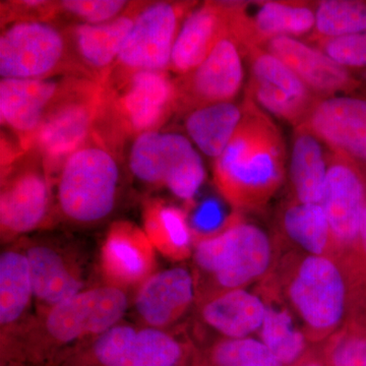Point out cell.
Returning <instances> with one entry per match:
<instances>
[{"mask_svg":"<svg viewBox=\"0 0 366 366\" xmlns=\"http://www.w3.org/2000/svg\"><path fill=\"white\" fill-rule=\"evenodd\" d=\"M242 117V103H215L187 113L185 129L197 149L216 160L230 143Z\"/></svg>","mask_w":366,"mask_h":366,"instance_id":"25","label":"cell"},{"mask_svg":"<svg viewBox=\"0 0 366 366\" xmlns=\"http://www.w3.org/2000/svg\"><path fill=\"white\" fill-rule=\"evenodd\" d=\"M357 247H360L366 257V207L365 211H363L362 217H361Z\"/></svg>","mask_w":366,"mask_h":366,"instance_id":"38","label":"cell"},{"mask_svg":"<svg viewBox=\"0 0 366 366\" xmlns=\"http://www.w3.org/2000/svg\"><path fill=\"white\" fill-rule=\"evenodd\" d=\"M286 295L308 333H334L346 314L348 289L338 262L330 255L303 257L287 277Z\"/></svg>","mask_w":366,"mask_h":366,"instance_id":"6","label":"cell"},{"mask_svg":"<svg viewBox=\"0 0 366 366\" xmlns=\"http://www.w3.org/2000/svg\"><path fill=\"white\" fill-rule=\"evenodd\" d=\"M119 177L117 153L92 136L59 171L57 201L62 215L79 224L104 220L117 203Z\"/></svg>","mask_w":366,"mask_h":366,"instance_id":"3","label":"cell"},{"mask_svg":"<svg viewBox=\"0 0 366 366\" xmlns=\"http://www.w3.org/2000/svg\"><path fill=\"white\" fill-rule=\"evenodd\" d=\"M250 76L247 93L264 112L296 127L307 122L320 100L278 57L262 47L249 48Z\"/></svg>","mask_w":366,"mask_h":366,"instance_id":"8","label":"cell"},{"mask_svg":"<svg viewBox=\"0 0 366 366\" xmlns=\"http://www.w3.org/2000/svg\"><path fill=\"white\" fill-rule=\"evenodd\" d=\"M307 366H320L319 365H315V363H312V365H308Z\"/></svg>","mask_w":366,"mask_h":366,"instance_id":"39","label":"cell"},{"mask_svg":"<svg viewBox=\"0 0 366 366\" xmlns=\"http://www.w3.org/2000/svg\"><path fill=\"white\" fill-rule=\"evenodd\" d=\"M194 297V281L189 269L174 267L152 274L139 288L136 308L149 327L162 329L177 322Z\"/></svg>","mask_w":366,"mask_h":366,"instance_id":"21","label":"cell"},{"mask_svg":"<svg viewBox=\"0 0 366 366\" xmlns=\"http://www.w3.org/2000/svg\"><path fill=\"white\" fill-rule=\"evenodd\" d=\"M274 247L268 234L254 224L233 222L222 232L197 243L194 262L226 290L247 287L271 268Z\"/></svg>","mask_w":366,"mask_h":366,"instance_id":"4","label":"cell"},{"mask_svg":"<svg viewBox=\"0 0 366 366\" xmlns=\"http://www.w3.org/2000/svg\"><path fill=\"white\" fill-rule=\"evenodd\" d=\"M150 249L139 229L131 224H115L103 249V266L118 283H134L151 268Z\"/></svg>","mask_w":366,"mask_h":366,"instance_id":"26","label":"cell"},{"mask_svg":"<svg viewBox=\"0 0 366 366\" xmlns=\"http://www.w3.org/2000/svg\"><path fill=\"white\" fill-rule=\"evenodd\" d=\"M2 169L0 225L4 234L30 232L44 221L50 187L42 160L35 152Z\"/></svg>","mask_w":366,"mask_h":366,"instance_id":"10","label":"cell"},{"mask_svg":"<svg viewBox=\"0 0 366 366\" xmlns=\"http://www.w3.org/2000/svg\"><path fill=\"white\" fill-rule=\"evenodd\" d=\"M327 154L307 124L295 127L290 159V179L296 202L320 204L326 182Z\"/></svg>","mask_w":366,"mask_h":366,"instance_id":"23","label":"cell"},{"mask_svg":"<svg viewBox=\"0 0 366 366\" xmlns=\"http://www.w3.org/2000/svg\"><path fill=\"white\" fill-rule=\"evenodd\" d=\"M59 13H64L81 24L99 25L113 21L124 14L132 4L120 0H66L59 1Z\"/></svg>","mask_w":366,"mask_h":366,"instance_id":"36","label":"cell"},{"mask_svg":"<svg viewBox=\"0 0 366 366\" xmlns=\"http://www.w3.org/2000/svg\"><path fill=\"white\" fill-rule=\"evenodd\" d=\"M266 312V301L244 288L222 291L202 307L204 322L227 339L259 332Z\"/></svg>","mask_w":366,"mask_h":366,"instance_id":"22","label":"cell"},{"mask_svg":"<svg viewBox=\"0 0 366 366\" xmlns=\"http://www.w3.org/2000/svg\"><path fill=\"white\" fill-rule=\"evenodd\" d=\"M162 132H148L139 134L129 153V168L132 174L149 185H163L160 156Z\"/></svg>","mask_w":366,"mask_h":366,"instance_id":"34","label":"cell"},{"mask_svg":"<svg viewBox=\"0 0 366 366\" xmlns=\"http://www.w3.org/2000/svg\"><path fill=\"white\" fill-rule=\"evenodd\" d=\"M322 208L333 236L334 249L357 247L361 217L366 207V170L344 154H327Z\"/></svg>","mask_w":366,"mask_h":366,"instance_id":"9","label":"cell"},{"mask_svg":"<svg viewBox=\"0 0 366 366\" xmlns=\"http://www.w3.org/2000/svg\"><path fill=\"white\" fill-rule=\"evenodd\" d=\"M312 42L317 49L349 71L366 72V32Z\"/></svg>","mask_w":366,"mask_h":366,"instance_id":"35","label":"cell"},{"mask_svg":"<svg viewBox=\"0 0 366 366\" xmlns=\"http://www.w3.org/2000/svg\"><path fill=\"white\" fill-rule=\"evenodd\" d=\"M104 91V84L85 76H66L64 91L29 147L42 160L48 177L59 173L67 158L90 141Z\"/></svg>","mask_w":366,"mask_h":366,"instance_id":"2","label":"cell"},{"mask_svg":"<svg viewBox=\"0 0 366 366\" xmlns=\"http://www.w3.org/2000/svg\"><path fill=\"white\" fill-rule=\"evenodd\" d=\"M64 71L81 76L72 60L66 31L46 20L13 21L2 30L1 79H51Z\"/></svg>","mask_w":366,"mask_h":366,"instance_id":"5","label":"cell"},{"mask_svg":"<svg viewBox=\"0 0 366 366\" xmlns=\"http://www.w3.org/2000/svg\"><path fill=\"white\" fill-rule=\"evenodd\" d=\"M317 2H254L252 14L247 2H242L236 16L233 35L243 52L249 48L262 47L279 37H301L314 33Z\"/></svg>","mask_w":366,"mask_h":366,"instance_id":"16","label":"cell"},{"mask_svg":"<svg viewBox=\"0 0 366 366\" xmlns=\"http://www.w3.org/2000/svg\"><path fill=\"white\" fill-rule=\"evenodd\" d=\"M238 2L206 1L192 9L178 33L169 69L180 76L197 69L232 33Z\"/></svg>","mask_w":366,"mask_h":366,"instance_id":"18","label":"cell"},{"mask_svg":"<svg viewBox=\"0 0 366 366\" xmlns=\"http://www.w3.org/2000/svg\"><path fill=\"white\" fill-rule=\"evenodd\" d=\"M34 296L50 308L72 297L83 287L64 257L51 247L34 245L26 250Z\"/></svg>","mask_w":366,"mask_h":366,"instance_id":"27","label":"cell"},{"mask_svg":"<svg viewBox=\"0 0 366 366\" xmlns=\"http://www.w3.org/2000/svg\"><path fill=\"white\" fill-rule=\"evenodd\" d=\"M64 79L0 81V117L2 127L19 137L21 149L28 152L32 137L46 113L66 86Z\"/></svg>","mask_w":366,"mask_h":366,"instance_id":"20","label":"cell"},{"mask_svg":"<svg viewBox=\"0 0 366 366\" xmlns=\"http://www.w3.org/2000/svg\"><path fill=\"white\" fill-rule=\"evenodd\" d=\"M282 228L289 239L307 254L331 257L333 254V236L322 204L291 203L282 216Z\"/></svg>","mask_w":366,"mask_h":366,"instance_id":"28","label":"cell"},{"mask_svg":"<svg viewBox=\"0 0 366 366\" xmlns=\"http://www.w3.org/2000/svg\"><path fill=\"white\" fill-rule=\"evenodd\" d=\"M93 352L103 366H177L182 347L157 327L117 325L97 337Z\"/></svg>","mask_w":366,"mask_h":366,"instance_id":"14","label":"cell"},{"mask_svg":"<svg viewBox=\"0 0 366 366\" xmlns=\"http://www.w3.org/2000/svg\"><path fill=\"white\" fill-rule=\"evenodd\" d=\"M127 307V296L117 286L81 291L50 308L45 320L46 332L59 343L98 337L117 326Z\"/></svg>","mask_w":366,"mask_h":366,"instance_id":"11","label":"cell"},{"mask_svg":"<svg viewBox=\"0 0 366 366\" xmlns=\"http://www.w3.org/2000/svg\"><path fill=\"white\" fill-rule=\"evenodd\" d=\"M144 226L153 242L168 254L184 257L189 254L192 234L182 209L151 204L144 213Z\"/></svg>","mask_w":366,"mask_h":366,"instance_id":"31","label":"cell"},{"mask_svg":"<svg viewBox=\"0 0 366 366\" xmlns=\"http://www.w3.org/2000/svg\"><path fill=\"white\" fill-rule=\"evenodd\" d=\"M243 54L242 45L232 33L225 36L197 69L175 81L177 109L189 112L233 101L244 79Z\"/></svg>","mask_w":366,"mask_h":366,"instance_id":"12","label":"cell"},{"mask_svg":"<svg viewBox=\"0 0 366 366\" xmlns=\"http://www.w3.org/2000/svg\"><path fill=\"white\" fill-rule=\"evenodd\" d=\"M333 366H366V338L344 335L335 342L331 352Z\"/></svg>","mask_w":366,"mask_h":366,"instance_id":"37","label":"cell"},{"mask_svg":"<svg viewBox=\"0 0 366 366\" xmlns=\"http://www.w3.org/2000/svg\"><path fill=\"white\" fill-rule=\"evenodd\" d=\"M261 339L281 365L295 362L305 348V336L295 327L292 315L285 307L267 305Z\"/></svg>","mask_w":366,"mask_h":366,"instance_id":"32","label":"cell"},{"mask_svg":"<svg viewBox=\"0 0 366 366\" xmlns=\"http://www.w3.org/2000/svg\"><path fill=\"white\" fill-rule=\"evenodd\" d=\"M105 85L129 136L158 132L177 109V85L166 71H139L115 85Z\"/></svg>","mask_w":366,"mask_h":366,"instance_id":"13","label":"cell"},{"mask_svg":"<svg viewBox=\"0 0 366 366\" xmlns=\"http://www.w3.org/2000/svg\"><path fill=\"white\" fill-rule=\"evenodd\" d=\"M196 6V2L187 1L144 4L104 84L115 85L139 71L169 69L183 21Z\"/></svg>","mask_w":366,"mask_h":366,"instance_id":"7","label":"cell"},{"mask_svg":"<svg viewBox=\"0 0 366 366\" xmlns=\"http://www.w3.org/2000/svg\"><path fill=\"white\" fill-rule=\"evenodd\" d=\"M212 358L216 366H283L262 341L249 337L220 342Z\"/></svg>","mask_w":366,"mask_h":366,"instance_id":"33","label":"cell"},{"mask_svg":"<svg viewBox=\"0 0 366 366\" xmlns=\"http://www.w3.org/2000/svg\"><path fill=\"white\" fill-rule=\"evenodd\" d=\"M161 163L164 185L178 199H194L206 179V169L189 139L175 132L162 134Z\"/></svg>","mask_w":366,"mask_h":366,"instance_id":"24","label":"cell"},{"mask_svg":"<svg viewBox=\"0 0 366 366\" xmlns=\"http://www.w3.org/2000/svg\"><path fill=\"white\" fill-rule=\"evenodd\" d=\"M143 4H132L113 21L99 25L76 24L66 31L74 66L79 74L104 84Z\"/></svg>","mask_w":366,"mask_h":366,"instance_id":"15","label":"cell"},{"mask_svg":"<svg viewBox=\"0 0 366 366\" xmlns=\"http://www.w3.org/2000/svg\"><path fill=\"white\" fill-rule=\"evenodd\" d=\"M366 32V1L324 0L317 4L312 41Z\"/></svg>","mask_w":366,"mask_h":366,"instance_id":"30","label":"cell"},{"mask_svg":"<svg viewBox=\"0 0 366 366\" xmlns=\"http://www.w3.org/2000/svg\"><path fill=\"white\" fill-rule=\"evenodd\" d=\"M362 163V162H361ZM363 167H365V169L366 170V163H362Z\"/></svg>","mask_w":366,"mask_h":366,"instance_id":"40","label":"cell"},{"mask_svg":"<svg viewBox=\"0 0 366 366\" xmlns=\"http://www.w3.org/2000/svg\"><path fill=\"white\" fill-rule=\"evenodd\" d=\"M262 48L282 60L320 99L350 95L362 88L354 72L296 38H274Z\"/></svg>","mask_w":366,"mask_h":366,"instance_id":"19","label":"cell"},{"mask_svg":"<svg viewBox=\"0 0 366 366\" xmlns=\"http://www.w3.org/2000/svg\"><path fill=\"white\" fill-rule=\"evenodd\" d=\"M34 296L30 264L26 254L6 250L0 257V324H14Z\"/></svg>","mask_w":366,"mask_h":366,"instance_id":"29","label":"cell"},{"mask_svg":"<svg viewBox=\"0 0 366 366\" xmlns=\"http://www.w3.org/2000/svg\"><path fill=\"white\" fill-rule=\"evenodd\" d=\"M243 117L222 155L214 163V179L236 209H257L281 187L286 149L280 129L245 95Z\"/></svg>","mask_w":366,"mask_h":366,"instance_id":"1","label":"cell"},{"mask_svg":"<svg viewBox=\"0 0 366 366\" xmlns=\"http://www.w3.org/2000/svg\"><path fill=\"white\" fill-rule=\"evenodd\" d=\"M305 124L332 152L366 163V95L320 99Z\"/></svg>","mask_w":366,"mask_h":366,"instance_id":"17","label":"cell"}]
</instances>
